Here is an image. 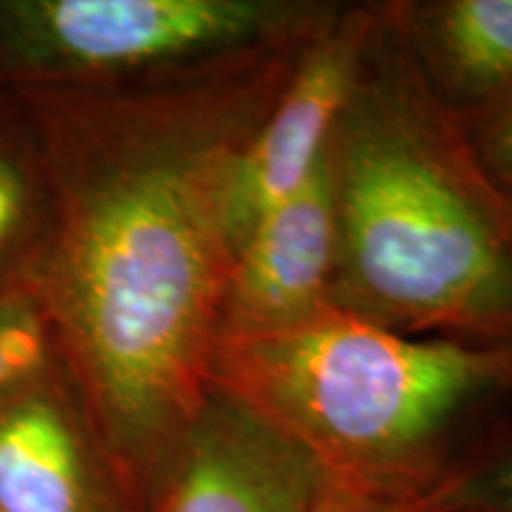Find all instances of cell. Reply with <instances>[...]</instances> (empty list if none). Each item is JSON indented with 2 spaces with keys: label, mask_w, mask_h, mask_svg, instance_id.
<instances>
[{
  "label": "cell",
  "mask_w": 512,
  "mask_h": 512,
  "mask_svg": "<svg viewBox=\"0 0 512 512\" xmlns=\"http://www.w3.org/2000/svg\"><path fill=\"white\" fill-rule=\"evenodd\" d=\"M339 259L330 155L302 190L266 211L235 252L219 339L271 332L328 309Z\"/></svg>",
  "instance_id": "7"
},
{
  "label": "cell",
  "mask_w": 512,
  "mask_h": 512,
  "mask_svg": "<svg viewBox=\"0 0 512 512\" xmlns=\"http://www.w3.org/2000/svg\"><path fill=\"white\" fill-rule=\"evenodd\" d=\"M275 15L249 0H0V88L174 72L242 48Z\"/></svg>",
  "instance_id": "4"
},
{
  "label": "cell",
  "mask_w": 512,
  "mask_h": 512,
  "mask_svg": "<svg viewBox=\"0 0 512 512\" xmlns=\"http://www.w3.org/2000/svg\"><path fill=\"white\" fill-rule=\"evenodd\" d=\"M283 74L275 60H214L8 91L41 147L50 192L24 278L133 512L211 394L235 259L230 181Z\"/></svg>",
  "instance_id": "1"
},
{
  "label": "cell",
  "mask_w": 512,
  "mask_h": 512,
  "mask_svg": "<svg viewBox=\"0 0 512 512\" xmlns=\"http://www.w3.org/2000/svg\"><path fill=\"white\" fill-rule=\"evenodd\" d=\"M0 512H133L62 366L0 406Z\"/></svg>",
  "instance_id": "8"
},
{
  "label": "cell",
  "mask_w": 512,
  "mask_h": 512,
  "mask_svg": "<svg viewBox=\"0 0 512 512\" xmlns=\"http://www.w3.org/2000/svg\"><path fill=\"white\" fill-rule=\"evenodd\" d=\"M320 479L304 448L211 392L143 512H311Z\"/></svg>",
  "instance_id": "5"
},
{
  "label": "cell",
  "mask_w": 512,
  "mask_h": 512,
  "mask_svg": "<svg viewBox=\"0 0 512 512\" xmlns=\"http://www.w3.org/2000/svg\"><path fill=\"white\" fill-rule=\"evenodd\" d=\"M441 494L434 496H394L380 491L361 489L335 482V479H320L316 501L311 512H432L439 505Z\"/></svg>",
  "instance_id": "13"
},
{
  "label": "cell",
  "mask_w": 512,
  "mask_h": 512,
  "mask_svg": "<svg viewBox=\"0 0 512 512\" xmlns=\"http://www.w3.org/2000/svg\"><path fill=\"white\" fill-rule=\"evenodd\" d=\"M446 512H512V425L475 467L446 484Z\"/></svg>",
  "instance_id": "12"
},
{
  "label": "cell",
  "mask_w": 512,
  "mask_h": 512,
  "mask_svg": "<svg viewBox=\"0 0 512 512\" xmlns=\"http://www.w3.org/2000/svg\"><path fill=\"white\" fill-rule=\"evenodd\" d=\"M330 147L342 287L366 316L512 342V214L479 169L394 117H358ZM377 316L373 320H377Z\"/></svg>",
  "instance_id": "3"
},
{
  "label": "cell",
  "mask_w": 512,
  "mask_h": 512,
  "mask_svg": "<svg viewBox=\"0 0 512 512\" xmlns=\"http://www.w3.org/2000/svg\"><path fill=\"white\" fill-rule=\"evenodd\" d=\"M60 366L53 325L29 280L0 285V406Z\"/></svg>",
  "instance_id": "11"
},
{
  "label": "cell",
  "mask_w": 512,
  "mask_h": 512,
  "mask_svg": "<svg viewBox=\"0 0 512 512\" xmlns=\"http://www.w3.org/2000/svg\"><path fill=\"white\" fill-rule=\"evenodd\" d=\"M50 192L41 147L19 102H0V285L24 278L48 228Z\"/></svg>",
  "instance_id": "10"
},
{
  "label": "cell",
  "mask_w": 512,
  "mask_h": 512,
  "mask_svg": "<svg viewBox=\"0 0 512 512\" xmlns=\"http://www.w3.org/2000/svg\"><path fill=\"white\" fill-rule=\"evenodd\" d=\"M446 79L482 112L512 98V0H451L430 19Z\"/></svg>",
  "instance_id": "9"
},
{
  "label": "cell",
  "mask_w": 512,
  "mask_h": 512,
  "mask_svg": "<svg viewBox=\"0 0 512 512\" xmlns=\"http://www.w3.org/2000/svg\"><path fill=\"white\" fill-rule=\"evenodd\" d=\"M211 392L304 448L323 477L434 496L444 434L512 392V342L413 339L330 304L290 328L221 337Z\"/></svg>",
  "instance_id": "2"
},
{
  "label": "cell",
  "mask_w": 512,
  "mask_h": 512,
  "mask_svg": "<svg viewBox=\"0 0 512 512\" xmlns=\"http://www.w3.org/2000/svg\"><path fill=\"white\" fill-rule=\"evenodd\" d=\"M503 197H505V202H508V207H510V214H512V192H503Z\"/></svg>",
  "instance_id": "15"
},
{
  "label": "cell",
  "mask_w": 512,
  "mask_h": 512,
  "mask_svg": "<svg viewBox=\"0 0 512 512\" xmlns=\"http://www.w3.org/2000/svg\"><path fill=\"white\" fill-rule=\"evenodd\" d=\"M366 31L351 19L313 48L242 147L228 195L235 252L249 228L302 190L328 159L356 93Z\"/></svg>",
  "instance_id": "6"
},
{
  "label": "cell",
  "mask_w": 512,
  "mask_h": 512,
  "mask_svg": "<svg viewBox=\"0 0 512 512\" xmlns=\"http://www.w3.org/2000/svg\"><path fill=\"white\" fill-rule=\"evenodd\" d=\"M3 98H5V91H3V88H0V102H3Z\"/></svg>",
  "instance_id": "16"
},
{
  "label": "cell",
  "mask_w": 512,
  "mask_h": 512,
  "mask_svg": "<svg viewBox=\"0 0 512 512\" xmlns=\"http://www.w3.org/2000/svg\"><path fill=\"white\" fill-rule=\"evenodd\" d=\"M475 162L501 192H512V98L482 112Z\"/></svg>",
  "instance_id": "14"
}]
</instances>
